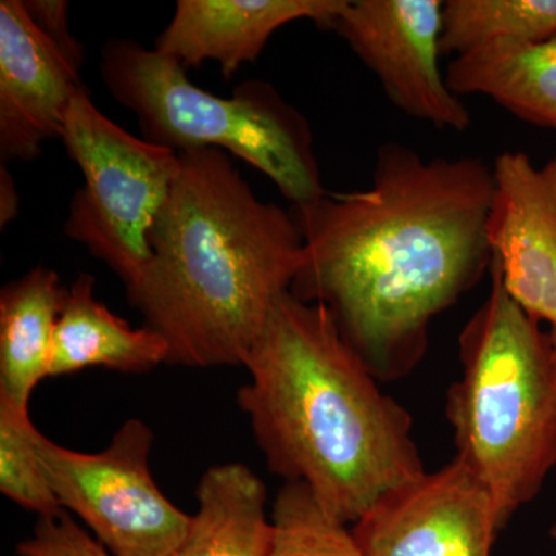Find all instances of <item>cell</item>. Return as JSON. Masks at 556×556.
I'll list each match as a JSON object with an SVG mask.
<instances>
[{
  "mask_svg": "<svg viewBox=\"0 0 556 556\" xmlns=\"http://www.w3.org/2000/svg\"><path fill=\"white\" fill-rule=\"evenodd\" d=\"M493 188L479 156L426 160L386 142L368 189L292 207L306 262L291 294L324 305L379 382L404 378L434 318L490 273Z\"/></svg>",
  "mask_w": 556,
  "mask_h": 556,
  "instance_id": "1",
  "label": "cell"
},
{
  "mask_svg": "<svg viewBox=\"0 0 556 556\" xmlns=\"http://www.w3.org/2000/svg\"><path fill=\"white\" fill-rule=\"evenodd\" d=\"M243 367L251 380L237 399L269 470L345 525L427 473L412 416L324 305L285 294Z\"/></svg>",
  "mask_w": 556,
  "mask_h": 556,
  "instance_id": "2",
  "label": "cell"
},
{
  "mask_svg": "<svg viewBox=\"0 0 556 556\" xmlns=\"http://www.w3.org/2000/svg\"><path fill=\"white\" fill-rule=\"evenodd\" d=\"M179 166L127 299L166 340L167 364L243 367L305 265V240L292 212L260 200L229 153L188 150Z\"/></svg>",
  "mask_w": 556,
  "mask_h": 556,
  "instance_id": "3",
  "label": "cell"
},
{
  "mask_svg": "<svg viewBox=\"0 0 556 556\" xmlns=\"http://www.w3.org/2000/svg\"><path fill=\"white\" fill-rule=\"evenodd\" d=\"M490 294L459 336L447 419L456 457L484 485L501 527L556 468V345L490 266Z\"/></svg>",
  "mask_w": 556,
  "mask_h": 556,
  "instance_id": "4",
  "label": "cell"
},
{
  "mask_svg": "<svg viewBox=\"0 0 556 556\" xmlns=\"http://www.w3.org/2000/svg\"><path fill=\"white\" fill-rule=\"evenodd\" d=\"M100 70L153 144L178 153L223 150L265 174L292 206L327 193L308 119L266 80H244L219 98L192 84L177 61L131 39L109 40Z\"/></svg>",
  "mask_w": 556,
  "mask_h": 556,
  "instance_id": "5",
  "label": "cell"
},
{
  "mask_svg": "<svg viewBox=\"0 0 556 556\" xmlns=\"http://www.w3.org/2000/svg\"><path fill=\"white\" fill-rule=\"evenodd\" d=\"M61 139L84 175V188L70 201L65 233L129 291L152 257L149 232L178 177L179 153L113 123L86 87L70 104Z\"/></svg>",
  "mask_w": 556,
  "mask_h": 556,
  "instance_id": "6",
  "label": "cell"
},
{
  "mask_svg": "<svg viewBox=\"0 0 556 556\" xmlns=\"http://www.w3.org/2000/svg\"><path fill=\"white\" fill-rule=\"evenodd\" d=\"M153 431L129 419L100 453L54 444L42 433L38 455L62 510L80 519L112 556H172L190 515L164 496L149 468Z\"/></svg>",
  "mask_w": 556,
  "mask_h": 556,
  "instance_id": "7",
  "label": "cell"
},
{
  "mask_svg": "<svg viewBox=\"0 0 556 556\" xmlns=\"http://www.w3.org/2000/svg\"><path fill=\"white\" fill-rule=\"evenodd\" d=\"M444 2L345 0L321 30L338 33L409 118L463 134L471 113L439 67Z\"/></svg>",
  "mask_w": 556,
  "mask_h": 556,
  "instance_id": "8",
  "label": "cell"
},
{
  "mask_svg": "<svg viewBox=\"0 0 556 556\" xmlns=\"http://www.w3.org/2000/svg\"><path fill=\"white\" fill-rule=\"evenodd\" d=\"M362 556H492L495 504L457 459L394 490L351 527Z\"/></svg>",
  "mask_w": 556,
  "mask_h": 556,
  "instance_id": "9",
  "label": "cell"
},
{
  "mask_svg": "<svg viewBox=\"0 0 556 556\" xmlns=\"http://www.w3.org/2000/svg\"><path fill=\"white\" fill-rule=\"evenodd\" d=\"M492 169L485 223L492 263L510 298L556 329V156L535 166L525 152H503Z\"/></svg>",
  "mask_w": 556,
  "mask_h": 556,
  "instance_id": "10",
  "label": "cell"
},
{
  "mask_svg": "<svg viewBox=\"0 0 556 556\" xmlns=\"http://www.w3.org/2000/svg\"><path fill=\"white\" fill-rule=\"evenodd\" d=\"M80 72L28 16L22 0L0 2V159L33 161L61 138Z\"/></svg>",
  "mask_w": 556,
  "mask_h": 556,
  "instance_id": "11",
  "label": "cell"
},
{
  "mask_svg": "<svg viewBox=\"0 0 556 556\" xmlns=\"http://www.w3.org/2000/svg\"><path fill=\"white\" fill-rule=\"evenodd\" d=\"M345 0H178L155 50L186 70L218 62L225 78L258 60L270 36L291 22L313 21L318 28Z\"/></svg>",
  "mask_w": 556,
  "mask_h": 556,
  "instance_id": "12",
  "label": "cell"
},
{
  "mask_svg": "<svg viewBox=\"0 0 556 556\" xmlns=\"http://www.w3.org/2000/svg\"><path fill=\"white\" fill-rule=\"evenodd\" d=\"M90 274H79L68 288L54 332L50 378L87 368L141 375L167 364L169 348L149 327L134 328L94 295Z\"/></svg>",
  "mask_w": 556,
  "mask_h": 556,
  "instance_id": "13",
  "label": "cell"
},
{
  "mask_svg": "<svg viewBox=\"0 0 556 556\" xmlns=\"http://www.w3.org/2000/svg\"><path fill=\"white\" fill-rule=\"evenodd\" d=\"M445 79L456 97L482 94L517 118L556 131V35L484 43L457 54Z\"/></svg>",
  "mask_w": 556,
  "mask_h": 556,
  "instance_id": "14",
  "label": "cell"
},
{
  "mask_svg": "<svg viewBox=\"0 0 556 556\" xmlns=\"http://www.w3.org/2000/svg\"><path fill=\"white\" fill-rule=\"evenodd\" d=\"M68 289L38 266L0 292V399L30 408L33 391L50 378L54 332Z\"/></svg>",
  "mask_w": 556,
  "mask_h": 556,
  "instance_id": "15",
  "label": "cell"
},
{
  "mask_svg": "<svg viewBox=\"0 0 556 556\" xmlns=\"http://www.w3.org/2000/svg\"><path fill=\"white\" fill-rule=\"evenodd\" d=\"M199 510L172 556H269L273 519L266 517L268 492L241 463L208 468L197 486Z\"/></svg>",
  "mask_w": 556,
  "mask_h": 556,
  "instance_id": "16",
  "label": "cell"
},
{
  "mask_svg": "<svg viewBox=\"0 0 556 556\" xmlns=\"http://www.w3.org/2000/svg\"><path fill=\"white\" fill-rule=\"evenodd\" d=\"M556 35V0H447L441 50L466 53L484 43L538 42Z\"/></svg>",
  "mask_w": 556,
  "mask_h": 556,
  "instance_id": "17",
  "label": "cell"
},
{
  "mask_svg": "<svg viewBox=\"0 0 556 556\" xmlns=\"http://www.w3.org/2000/svg\"><path fill=\"white\" fill-rule=\"evenodd\" d=\"M269 556H362L353 530L302 484H285L273 506Z\"/></svg>",
  "mask_w": 556,
  "mask_h": 556,
  "instance_id": "18",
  "label": "cell"
},
{
  "mask_svg": "<svg viewBox=\"0 0 556 556\" xmlns=\"http://www.w3.org/2000/svg\"><path fill=\"white\" fill-rule=\"evenodd\" d=\"M39 434L30 408L0 399V492L39 518H51L64 510L39 459Z\"/></svg>",
  "mask_w": 556,
  "mask_h": 556,
  "instance_id": "19",
  "label": "cell"
},
{
  "mask_svg": "<svg viewBox=\"0 0 556 556\" xmlns=\"http://www.w3.org/2000/svg\"><path fill=\"white\" fill-rule=\"evenodd\" d=\"M17 556H112L67 511L39 518L35 532L16 547Z\"/></svg>",
  "mask_w": 556,
  "mask_h": 556,
  "instance_id": "20",
  "label": "cell"
},
{
  "mask_svg": "<svg viewBox=\"0 0 556 556\" xmlns=\"http://www.w3.org/2000/svg\"><path fill=\"white\" fill-rule=\"evenodd\" d=\"M28 16L42 35L78 67L84 65V47L73 38L68 27V2L65 0H22Z\"/></svg>",
  "mask_w": 556,
  "mask_h": 556,
  "instance_id": "21",
  "label": "cell"
},
{
  "mask_svg": "<svg viewBox=\"0 0 556 556\" xmlns=\"http://www.w3.org/2000/svg\"><path fill=\"white\" fill-rule=\"evenodd\" d=\"M20 193L5 166L0 169V228H5L20 214Z\"/></svg>",
  "mask_w": 556,
  "mask_h": 556,
  "instance_id": "22",
  "label": "cell"
},
{
  "mask_svg": "<svg viewBox=\"0 0 556 556\" xmlns=\"http://www.w3.org/2000/svg\"><path fill=\"white\" fill-rule=\"evenodd\" d=\"M548 331H551L552 340H554V343L556 345V329H548ZM551 536L554 538V540L556 541V511L554 522H552L551 526Z\"/></svg>",
  "mask_w": 556,
  "mask_h": 556,
  "instance_id": "23",
  "label": "cell"
}]
</instances>
